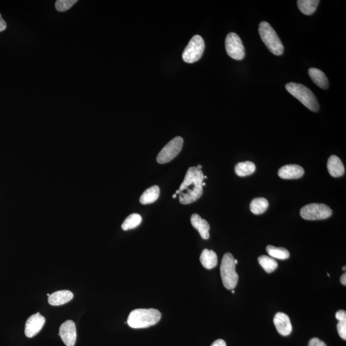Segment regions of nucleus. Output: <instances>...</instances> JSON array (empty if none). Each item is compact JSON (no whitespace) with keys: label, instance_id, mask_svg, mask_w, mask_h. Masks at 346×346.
<instances>
[{"label":"nucleus","instance_id":"f257e3e1","mask_svg":"<svg viewBox=\"0 0 346 346\" xmlns=\"http://www.w3.org/2000/svg\"><path fill=\"white\" fill-rule=\"evenodd\" d=\"M204 175L201 169L197 167H189L184 181L179 189V201L182 204H188L197 201L203 193Z\"/></svg>","mask_w":346,"mask_h":346},{"label":"nucleus","instance_id":"f03ea898","mask_svg":"<svg viewBox=\"0 0 346 346\" xmlns=\"http://www.w3.org/2000/svg\"><path fill=\"white\" fill-rule=\"evenodd\" d=\"M161 317L162 314L156 309H136L130 312L127 323L134 329L147 328L157 324Z\"/></svg>","mask_w":346,"mask_h":346},{"label":"nucleus","instance_id":"7ed1b4c3","mask_svg":"<svg viewBox=\"0 0 346 346\" xmlns=\"http://www.w3.org/2000/svg\"><path fill=\"white\" fill-rule=\"evenodd\" d=\"M287 91L294 97L299 100L306 108L312 112H317L319 110V104L317 98L310 89L303 85L290 82L286 86Z\"/></svg>","mask_w":346,"mask_h":346},{"label":"nucleus","instance_id":"20e7f679","mask_svg":"<svg viewBox=\"0 0 346 346\" xmlns=\"http://www.w3.org/2000/svg\"><path fill=\"white\" fill-rule=\"evenodd\" d=\"M258 32L263 42L274 55H282L284 51L279 37L269 23L262 21L259 25Z\"/></svg>","mask_w":346,"mask_h":346},{"label":"nucleus","instance_id":"39448f33","mask_svg":"<svg viewBox=\"0 0 346 346\" xmlns=\"http://www.w3.org/2000/svg\"><path fill=\"white\" fill-rule=\"evenodd\" d=\"M236 264L232 254H224L222 259L220 272L224 287L228 290H234L238 283L239 276L236 270Z\"/></svg>","mask_w":346,"mask_h":346},{"label":"nucleus","instance_id":"423d86ee","mask_svg":"<svg viewBox=\"0 0 346 346\" xmlns=\"http://www.w3.org/2000/svg\"><path fill=\"white\" fill-rule=\"evenodd\" d=\"M332 210L323 203H311L303 206L300 210L302 219L308 221L326 219L332 216Z\"/></svg>","mask_w":346,"mask_h":346},{"label":"nucleus","instance_id":"0eeeda50","mask_svg":"<svg viewBox=\"0 0 346 346\" xmlns=\"http://www.w3.org/2000/svg\"><path fill=\"white\" fill-rule=\"evenodd\" d=\"M204 47V40L201 36H194L182 54L183 60L189 64L197 62L203 55Z\"/></svg>","mask_w":346,"mask_h":346},{"label":"nucleus","instance_id":"6e6552de","mask_svg":"<svg viewBox=\"0 0 346 346\" xmlns=\"http://www.w3.org/2000/svg\"><path fill=\"white\" fill-rule=\"evenodd\" d=\"M183 145H184V139L181 137H176L161 150L156 157V161L160 164H166L170 162L181 151Z\"/></svg>","mask_w":346,"mask_h":346},{"label":"nucleus","instance_id":"1a4fd4ad","mask_svg":"<svg viewBox=\"0 0 346 346\" xmlns=\"http://www.w3.org/2000/svg\"><path fill=\"white\" fill-rule=\"evenodd\" d=\"M225 48L228 56L233 59L241 60L245 58V47L238 35L233 32L228 34L226 38Z\"/></svg>","mask_w":346,"mask_h":346},{"label":"nucleus","instance_id":"9d476101","mask_svg":"<svg viewBox=\"0 0 346 346\" xmlns=\"http://www.w3.org/2000/svg\"><path fill=\"white\" fill-rule=\"evenodd\" d=\"M59 335L66 346H74L77 341V329L75 323L71 320L60 326Z\"/></svg>","mask_w":346,"mask_h":346},{"label":"nucleus","instance_id":"9b49d317","mask_svg":"<svg viewBox=\"0 0 346 346\" xmlns=\"http://www.w3.org/2000/svg\"><path fill=\"white\" fill-rule=\"evenodd\" d=\"M45 324V318L37 313L28 319L25 324V334L28 338H32L42 330Z\"/></svg>","mask_w":346,"mask_h":346},{"label":"nucleus","instance_id":"f8f14e48","mask_svg":"<svg viewBox=\"0 0 346 346\" xmlns=\"http://www.w3.org/2000/svg\"><path fill=\"white\" fill-rule=\"evenodd\" d=\"M273 321L276 330L280 334L283 336H287L291 334L293 326H292L290 318L286 313L283 312L276 313Z\"/></svg>","mask_w":346,"mask_h":346},{"label":"nucleus","instance_id":"ddd939ff","mask_svg":"<svg viewBox=\"0 0 346 346\" xmlns=\"http://www.w3.org/2000/svg\"><path fill=\"white\" fill-rule=\"evenodd\" d=\"M303 168L299 165L291 164L284 165L278 171V176L282 179H298L303 176Z\"/></svg>","mask_w":346,"mask_h":346},{"label":"nucleus","instance_id":"4468645a","mask_svg":"<svg viewBox=\"0 0 346 346\" xmlns=\"http://www.w3.org/2000/svg\"><path fill=\"white\" fill-rule=\"evenodd\" d=\"M191 224L195 229L199 232L201 238L204 240H207L210 237L209 230H210V225L205 219H202L200 215L197 214H194L191 218Z\"/></svg>","mask_w":346,"mask_h":346},{"label":"nucleus","instance_id":"2eb2a0df","mask_svg":"<svg viewBox=\"0 0 346 346\" xmlns=\"http://www.w3.org/2000/svg\"><path fill=\"white\" fill-rule=\"evenodd\" d=\"M73 294L69 291H59L50 295L49 297V304L52 306H60L71 301Z\"/></svg>","mask_w":346,"mask_h":346},{"label":"nucleus","instance_id":"dca6fc26","mask_svg":"<svg viewBox=\"0 0 346 346\" xmlns=\"http://www.w3.org/2000/svg\"><path fill=\"white\" fill-rule=\"evenodd\" d=\"M327 168L333 177H340L345 174V166L340 158L336 155H332L328 160Z\"/></svg>","mask_w":346,"mask_h":346},{"label":"nucleus","instance_id":"f3484780","mask_svg":"<svg viewBox=\"0 0 346 346\" xmlns=\"http://www.w3.org/2000/svg\"><path fill=\"white\" fill-rule=\"evenodd\" d=\"M200 262L204 268L212 269L217 265V256L212 250L204 249L200 256Z\"/></svg>","mask_w":346,"mask_h":346},{"label":"nucleus","instance_id":"a211bd4d","mask_svg":"<svg viewBox=\"0 0 346 346\" xmlns=\"http://www.w3.org/2000/svg\"><path fill=\"white\" fill-rule=\"evenodd\" d=\"M308 75L312 81L319 87L320 88L326 89L329 86V82L325 74L323 71L317 68H310Z\"/></svg>","mask_w":346,"mask_h":346},{"label":"nucleus","instance_id":"6ab92c4d","mask_svg":"<svg viewBox=\"0 0 346 346\" xmlns=\"http://www.w3.org/2000/svg\"><path fill=\"white\" fill-rule=\"evenodd\" d=\"M160 196V188L157 186H153L148 189L143 193L140 198V203L148 204L154 203Z\"/></svg>","mask_w":346,"mask_h":346},{"label":"nucleus","instance_id":"aec40b11","mask_svg":"<svg viewBox=\"0 0 346 346\" xmlns=\"http://www.w3.org/2000/svg\"><path fill=\"white\" fill-rule=\"evenodd\" d=\"M320 1L319 0H298V8L302 14L310 16L315 12Z\"/></svg>","mask_w":346,"mask_h":346},{"label":"nucleus","instance_id":"412c9836","mask_svg":"<svg viewBox=\"0 0 346 346\" xmlns=\"http://www.w3.org/2000/svg\"><path fill=\"white\" fill-rule=\"evenodd\" d=\"M255 165L253 162H249V161L239 162L235 167V171H236L237 175L241 176V177L252 175L255 171Z\"/></svg>","mask_w":346,"mask_h":346},{"label":"nucleus","instance_id":"4be33fe9","mask_svg":"<svg viewBox=\"0 0 346 346\" xmlns=\"http://www.w3.org/2000/svg\"><path fill=\"white\" fill-rule=\"evenodd\" d=\"M269 202L265 198H257L254 199L250 204V210L254 214H262L267 210Z\"/></svg>","mask_w":346,"mask_h":346},{"label":"nucleus","instance_id":"5701e85b","mask_svg":"<svg viewBox=\"0 0 346 346\" xmlns=\"http://www.w3.org/2000/svg\"><path fill=\"white\" fill-rule=\"evenodd\" d=\"M267 253L272 258L279 259V260H286L290 256V253L288 250L284 247H276L273 246L269 245L266 247Z\"/></svg>","mask_w":346,"mask_h":346},{"label":"nucleus","instance_id":"b1692460","mask_svg":"<svg viewBox=\"0 0 346 346\" xmlns=\"http://www.w3.org/2000/svg\"><path fill=\"white\" fill-rule=\"evenodd\" d=\"M258 260L259 264L267 273H273L277 269L278 262L273 258L266 255H262L258 258Z\"/></svg>","mask_w":346,"mask_h":346},{"label":"nucleus","instance_id":"393cba45","mask_svg":"<svg viewBox=\"0 0 346 346\" xmlns=\"http://www.w3.org/2000/svg\"><path fill=\"white\" fill-rule=\"evenodd\" d=\"M142 217L138 214H132L127 217L122 224V229L125 231L134 229L141 225Z\"/></svg>","mask_w":346,"mask_h":346},{"label":"nucleus","instance_id":"a878e982","mask_svg":"<svg viewBox=\"0 0 346 346\" xmlns=\"http://www.w3.org/2000/svg\"><path fill=\"white\" fill-rule=\"evenodd\" d=\"M77 0H58L55 3L56 10L58 12H66L77 2Z\"/></svg>","mask_w":346,"mask_h":346},{"label":"nucleus","instance_id":"bb28decb","mask_svg":"<svg viewBox=\"0 0 346 346\" xmlns=\"http://www.w3.org/2000/svg\"><path fill=\"white\" fill-rule=\"evenodd\" d=\"M337 331L339 335L344 340H346V321H339L337 324Z\"/></svg>","mask_w":346,"mask_h":346},{"label":"nucleus","instance_id":"cd10ccee","mask_svg":"<svg viewBox=\"0 0 346 346\" xmlns=\"http://www.w3.org/2000/svg\"><path fill=\"white\" fill-rule=\"evenodd\" d=\"M308 346H327L325 343L318 338H313L309 342Z\"/></svg>","mask_w":346,"mask_h":346},{"label":"nucleus","instance_id":"c85d7f7f","mask_svg":"<svg viewBox=\"0 0 346 346\" xmlns=\"http://www.w3.org/2000/svg\"><path fill=\"white\" fill-rule=\"evenodd\" d=\"M335 317L339 321H346V312L345 310H339L335 314Z\"/></svg>","mask_w":346,"mask_h":346},{"label":"nucleus","instance_id":"c756f323","mask_svg":"<svg viewBox=\"0 0 346 346\" xmlns=\"http://www.w3.org/2000/svg\"><path fill=\"white\" fill-rule=\"evenodd\" d=\"M6 28V23L0 14V32L4 31Z\"/></svg>","mask_w":346,"mask_h":346},{"label":"nucleus","instance_id":"7c9ffc66","mask_svg":"<svg viewBox=\"0 0 346 346\" xmlns=\"http://www.w3.org/2000/svg\"><path fill=\"white\" fill-rule=\"evenodd\" d=\"M211 346H226V344L223 339H218V340L214 342Z\"/></svg>","mask_w":346,"mask_h":346},{"label":"nucleus","instance_id":"2f4dec72","mask_svg":"<svg viewBox=\"0 0 346 346\" xmlns=\"http://www.w3.org/2000/svg\"><path fill=\"white\" fill-rule=\"evenodd\" d=\"M341 284L344 285V286H346V274L345 273L344 275H342L341 278Z\"/></svg>","mask_w":346,"mask_h":346},{"label":"nucleus","instance_id":"473e14b6","mask_svg":"<svg viewBox=\"0 0 346 346\" xmlns=\"http://www.w3.org/2000/svg\"><path fill=\"white\" fill-rule=\"evenodd\" d=\"M198 168L199 169H201L202 168V165H198L197 166Z\"/></svg>","mask_w":346,"mask_h":346},{"label":"nucleus","instance_id":"72a5a7b5","mask_svg":"<svg viewBox=\"0 0 346 346\" xmlns=\"http://www.w3.org/2000/svg\"><path fill=\"white\" fill-rule=\"evenodd\" d=\"M235 264H236V265L238 264V261H237V260H236V259H235Z\"/></svg>","mask_w":346,"mask_h":346},{"label":"nucleus","instance_id":"f704fd0d","mask_svg":"<svg viewBox=\"0 0 346 346\" xmlns=\"http://www.w3.org/2000/svg\"><path fill=\"white\" fill-rule=\"evenodd\" d=\"M176 196H177V195H176V194H175V195H174L173 196V198H175L176 197Z\"/></svg>","mask_w":346,"mask_h":346},{"label":"nucleus","instance_id":"c9c22d12","mask_svg":"<svg viewBox=\"0 0 346 346\" xmlns=\"http://www.w3.org/2000/svg\"><path fill=\"white\" fill-rule=\"evenodd\" d=\"M343 271H346V266L343 267Z\"/></svg>","mask_w":346,"mask_h":346},{"label":"nucleus","instance_id":"e433bc0d","mask_svg":"<svg viewBox=\"0 0 346 346\" xmlns=\"http://www.w3.org/2000/svg\"><path fill=\"white\" fill-rule=\"evenodd\" d=\"M232 294H234V293H235V291H234V290H232Z\"/></svg>","mask_w":346,"mask_h":346},{"label":"nucleus","instance_id":"4c0bfd02","mask_svg":"<svg viewBox=\"0 0 346 346\" xmlns=\"http://www.w3.org/2000/svg\"><path fill=\"white\" fill-rule=\"evenodd\" d=\"M47 296H48V297H49V296H50L49 294H47Z\"/></svg>","mask_w":346,"mask_h":346}]
</instances>
